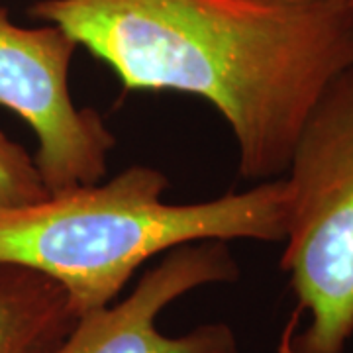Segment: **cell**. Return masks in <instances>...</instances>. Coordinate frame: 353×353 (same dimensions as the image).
Wrapping results in <instances>:
<instances>
[{"mask_svg": "<svg viewBox=\"0 0 353 353\" xmlns=\"http://www.w3.org/2000/svg\"><path fill=\"white\" fill-rule=\"evenodd\" d=\"M112 67L124 90H176L214 104L238 143L240 175H285L330 83L353 65L350 0H39Z\"/></svg>", "mask_w": 353, "mask_h": 353, "instance_id": "6da1fadb", "label": "cell"}, {"mask_svg": "<svg viewBox=\"0 0 353 353\" xmlns=\"http://www.w3.org/2000/svg\"><path fill=\"white\" fill-rule=\"evenodd\" d=\"M167 176L145 165L108 183L0 210V263L57 281L77 318L104 308L148 259L204 240L285 241V179L196 204H167Z\"/></svg>", "mask_w": 353, "mask_h": 353, "instance_id": "7a4b0ae2", "label": "cell"}, {"mask_svg": "<svg viewBox=\"0 0 353 353\" xmlns=\"http://www.w3.org/2000/svg\"><path fill=\"white\" fill-rule=\"evenodd\" d=\"M281 267L296 316L279 353H345L353 336V65L318 99L290 157Z\"/></svg>", "mask_w": 353, "mask_h": 353, "instance_id": "3957f363", "label": "cell"}, {"mask_svg": "<svg viewBox=\"0 0 353 353\" xmlns=\"http://www.w3.org/2000/svg\"><path fill=\"white\" fill-rule=\"evenodd\" d=\"M77 39L55 24L24 28L0 6V106L38 138L34 157L50 194L97 185L116 138L92 108H77L69 69Z\"/></svg>", "mask_w": 353, "mask_h": 353, "instance_id": "277c9868", "label": "cell"}, {"mask_svg": "<svg viewBox=\"0 0 353 353\" xmlns=\"http://www.w3.org/2000/svg\"><path fill=\"white\" fill-rule=\"evenodd\" d=\"M238 277L240 269L226 241L175 248L141 275L124 301L79 316L63 341L48 353H238L234 332L222 322L202 324L183 336L157 330V316L176 299Z\"/></svg>", "mask_w": 353, "mask_h": 353, "instance_id": "5b68a950", "label": "cell"}, {"mask_svg": "<svg viewBox=\"0 0 353 353\" xmlns=\"http://www.w3.org/2000/svg\"><path fill=\"white\" fill-rule=\"evenodd\" d=\"M65 289L22 265L0 263V353H48L73 330Z\"/></svg>", "mask_w": 353, "mask_h": 353, "instance_id": "8992f818", "label": "cell"}, {"mask_svg": "<svg viewBox=\"0 0 353 353\" xmlns=\"http://www.w3.org/2000/svg\"><path fill=\"white\" fill-rule=\"evenodd\" d=\"M50 196L34 157L0 132V210L28 206Z\"/></svg>", "mask_w": 353, "mask_h": 353, "instance_id": "52a82bcc", "label": "cell"}, {"mask_svg": "<svg viewBox=\"0 0 353 353\" xmlns=\"http://www.w3.org/2000/svg\"><path fill=\"white\" fill-rule=\"evenodd\" d=\"M259 2H306V0H259Z\"/></svg>", "mask_w": 353, "mask_h": 353, "instance_id": "ba28073f", "label": "cell"}, {"mask_svg": "<svg viewBox=\"0 0 353 353\" xmlns=\"http://www.w3.org/2000/svg\"><path fill=\"white\" fill-rule=\"evenodd\" d=\"M350 2H352V4H353V0H350Z\"/></svg>", "mask_w": 353, "mask_h": 353, "instance_id": "9c48e42d", "label": "cell"}]
</instances>
